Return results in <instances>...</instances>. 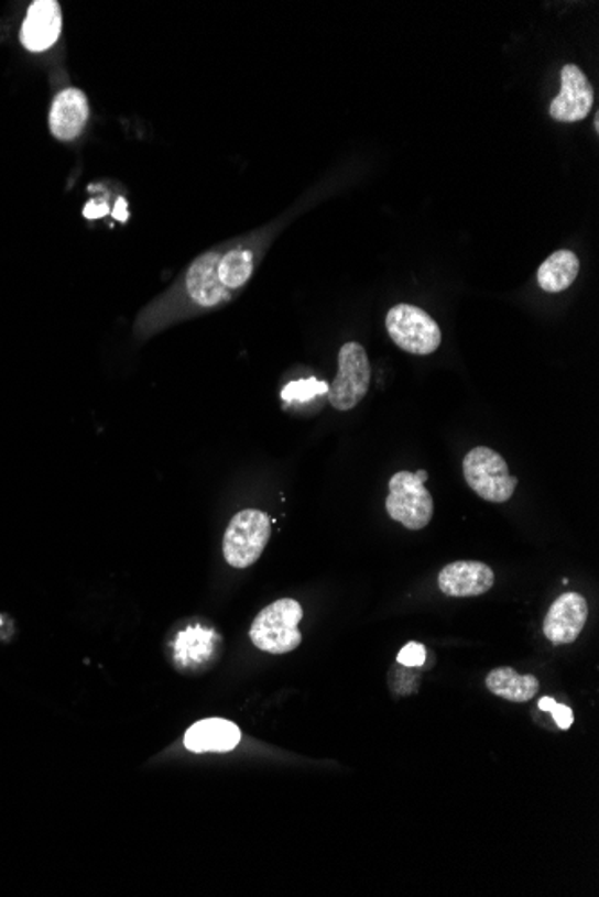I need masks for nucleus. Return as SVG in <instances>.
<instances>
[{"label": "nucleus", "mask_w": 599, "mask_h": 897, "mask_svg": "<svg viewBox=\"0 0 599 897\" xmlns=\"http://www.w3.org/2000/svg\"><path fill=\"white\" fill-rule=\"evenodd\" d=\"M87 96L78 88H65L54 97L48 111V128L54 139L68 142L81 133L88 120Z\"/></svg>", "instance_id": "obj_12"}, {"label": "nucleus", "mask_w": 599, "mask_h": 897, "mask_svg": "<svg viewBox=\"0 0 599 897\" xmlns=\"http://www.w3.org/2000/svg\"><path fill=\"white\" fill-rule=\"evenodd\" d=\"M464 477L473 493L492 504H504L518 490L519 480L510 475L503 456L489 447L473 448L465 456Z\"/></svg>", "instance_id": "obj_3"}, {"label": "nucleus", "mask_w": 599, "mask_h": 897, "mask_svg": "<svg viewBox=\"0 0 599 897\" xmlns=\"http://www.w3.org/2000/svg\"><path fill=\"white\" fill-rule=\"evenodd\" d=\"M589 619V604L575 591L564 593L553 602L544 620V634L555 645H569L580 636Z\"/></svg>", "instance_id": "obj_8"}, {"label": "nucleus", "mask_w": 599, "mask_h": 897, "mask_svg": "<svg viewBox=\"0 0 599 897\" xmlns=\"http://www.w3.org/2000/svg\"><path fill=\"white\" fill-rule=\"evenodd\" d=\"M62 34V8L56 0H34L20 30V42L31 53H44Z\"/></svg>", "instance_id": "obj_10"}, {"label": "nucleus", "mask_w": 599, "mask_h": 897, "mask_svg": "<svg viewBox=\"0 0 599 897\" xmlns=\"http://www.w3.org/2000/svg\"><path fill=\"white\" fill-rule=\"evenodd\" d=\"M580 273V260L573 251L560 250L553 253L544 264L538 267L536 282L546 293H564L575 284Z\"/></svg>", "instance_id": "obj_15"}, {"label": "nucleus", "mask_w": 599, "mask_h": 897, "mask_svg": "<svg viewBox=\"0 0 599 897\" xmlns=\"http://www.w3.org/2000/svg\"><path fill=\"white\" fill-rule=\"evenodd\" d=\"M219 634L213 628L190 625L174 639V661L178 667H198L214 658Z\"/></svg>", "instance_id": "obj_14"}, {"label": "nucleus", "mask_w": 599, "mask_h": 897, "mask_svg": "<svg viewBox=\"0 0 599 897\" xmlns=\"http://www.w3.org/2000/svg\"><path fill=\"white\" fill-rule=\"evenodd\" d=\"M388 333L401 350L413 355H431L442 344L440 327L415 305H395L386 316Z\"/></svg>", "instance_id": "obj_5"}, {"label": "nucleus", "mask_w": 599, "mask_h": 897, "mask_svg": "<svg viewBox=\"0 0 599 897\" xmlns=\"http://www.w3.org/2000/svg\"><path fill=\"white\" fill-rule=\"evenodd\" d=\"M426 647L422 644H416V642H411L407 644L406 647L402 648L399 656H396V661L404 665V667H422L424 663H426Z\"/></svg>", "instance_id": "obj_20"}, {"label": "nucleus", "mask_w": 599, "mask_h": 897, "mask_svg": "<svg viewBox=\"0 0 599 897\" xmlns=\"http://www.w3.org/2000/svg\"><path fill=\"white\" fill-rule=\"evenodd\" d=\"M302 619L304 610L296 600H276L257 614L250 627V639L262 653H293L302 644L298 628Z\"/></svg>", "instance_id": "obj_1"}, {"label": "nucleus", "mask_w": 599, "mask_h": 897, "mask_svg": "<svg viewBox=\"0 0 599 897\" xmlns=\"http://www.w3.org/2000/svg\"><path fill=\"white\" fill-rule=\"evenodd\" d=\"M329 393V384L322 382L318 379L296 380L291 384L285 385L282 391V400L287 404H302V402H311L316 396Z\"/></svg>", "instance_id": "obj_18"}, {"label": "nucleus", "mask_w": 599, "mask_h": 897, "mask_svg": "<svg viewBox=\"0 0 599 897\" xmlns=\"http://www.w3.org/2000/svg\"><path fill=\"white\" fill-rule=\"evenodd\" d=\"M372 382V368L367 351L359 342L341 346L338 357V374L329 385V402L339 413L358 407L367 396Z\"/></svg>", "instance_id": "obj_4"}, {"label": "nucleus", "mask_w": 599, "mask_h": 897, "mask_svg": "<svg viewBox=\"0 0 599 897\" xmlns=\"http://www.w3.org/2000/svg\"><path fill=\"white\" fill-rule=\"evenodd\" d=\"M595 105V91L576 65L562 68V90L553 99L549 113L558 122H580Z\"/></svg>", "instance_id": "obj_9"}, {"label": "nucleus", "mask_w": 599, "mask_h": 897, "mask_svg": "<svg viewBox=\"0 0 599 897\" xmlns=\"http://www.w3.org/2000/svg\"><path fill=\"white\" fill-rule=\"evenodd\" d=\"M108 211H110V208H108L107 203L92 199V201L85 205L83 216L87 217V219H99V217L108 216Z\"/></svg>", "instance_id": "obj_21"}, {"label": "nucleus", "mask_w": 599, "mask_h": 897, "mask_svg": "<svg viewBox=\"0 0 599 897\" xmlns=\"http://www.w3.org/2000/svg\"><path fill=\"white\" fill-rule=\"evenodd\" d=\"M241 742V731L230 720L205 719L190 725L184 744L193 753H228Z\"/></svg>", "instance_id": "obj_13"}, {"label": "nucleus", "mask_w": 599, "mask_h": 897, "mask_svg": "<svg viewBox=\"0 0 599 897\" xmlns=\"http://www.w3.org/2000/svg\"><path fill=\"white\" fill-rule=\"evenodd\" d=\"M113 217H116L117 221L124 222L128 219V205L124 199H117L116 208H113Z\"/></svg>", "instance_id": "obj_22"}, {"label": "nucleus", "mask_w": 599, "mask_h": 897, "mask_svg": "<svg viewBox=\"0 0 599 897\" xmlns=\"http://www.w3.org/2000/svg\"><path fill=\"white\" fill-rule=\"evenodd\" d=\"M495 576L492 568L479 561L450 562L438 576L442 593L456 599L479 597L492 590Z\"/></svg>", "instance_id": "obj_11"}, {"label": "nucleus", "mask_w": 599, "mask_h": 897, "mask_svg": "<svg viewBox=\"0 0 599 897\" xmlns=\"http://www.w3.org/2000/svg\"><path fill=\"white\" fill-rule=\"evenodd\" d=\"M424 484L426 480L411 471H399L390 479L388 514L410 530L427 527L435 513L433 496Z\"/></svg>", "instance_id": "obj_6"}, {"label": "nucleus", "mask_w": 599, "mask_h": 897, "mask_svg": "<svg viewBox=\"0 0 599 897\" xmlns=\"http://www.w3.org/2000/svg\"><path fill=\"white\" fill-rule=\"evenodd\" d=\"M219 259L221 254L218 251H208L194 260L185 274V293L196 307H219L232 298V293L219 280Z\"/></svg>", "instance_id": "obj_7"}, {"label": "nucleus", "mask_w": 599, "mask_h": 897, "mask_svg": "<svg viewBox=\"0 0 599 897\" xmlns=\"http://www.w3.org/2000/svg\"><path fill=\"white\" fill-rule=\"evenodd\" d=\"M487 687L493 696L510 702H527L538 693V681L533 676H521L513 668H495L487 677Z\"/></svg>", "instance_id": "obj_16"}, {"label": "nucleus", "mask_w": 599, "mask_h": 897, "mask_svg": "<svg viewBox=\"0 0 599 897\" xmlns=\"http://www.w3.org/2000/svg\"><path fill=\"white\" fill-rule=\"evenodd\" d=\"M538 710L549 711L553 719H555L556 725H558L560 730H569L570 725H573V720H575L573 710L567 708V705L558 704L552 697H542L541 701H538Z\"/></svg>", "instance_id": "obj_19"}, {"label": "nucleus", "mask_w": 599, "mask_h": 897, "mask_svg": "<svg viewBox=\"0 0 599 897\" xmlns=\"http://www.w3.org/2000/svg\"><path fill=\"white\" fill-rule=\"evenodd\" d=\"M253 267H255V262H253L252 251L242 250V248L227 251L221 254L218 262L219 280L225 288H228L230 293H236L248 284V280L252 278Z\"/></svg>", "instance_id": "obj_17"}, {"label": "nucleus", "mask_w": 599, "mask_h": 897, "mask_svg": "<svg viewBox=\"0 0 599 897\" xmlns=\"http://www.w3.org/2000/svg\"><path fill=\"white\" fill-rule=\"evenodd\" d=\"M271 538V519L259 508H244L230 519L222 538L225 561L237 570L259 561Z\"/></svg>", "instance_id": "obj_2"}]
</instances>
